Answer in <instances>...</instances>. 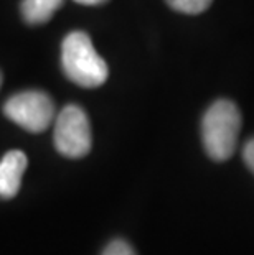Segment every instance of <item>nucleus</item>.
I'll use <instances>...</instances> for the list:
<instances>
[{
	"label": "nucleus",
	"mask_w": 254,
	"mask_h": 255,
	"mask_svg": "<svg viewBox=\"0 0 254 255\" xmlns=\"http://www.w3.org/2000/svg\"><path fill=\"white\" fill-rule=\"evenodd\" d=\"M243 158H245V163L248 168L254 173V138H251L250 142L245 145V150H243Z\"/></svg>",
	"instance_id": "1a4fd4ad"
},
{
	"label": "nucleus",
	"mask_w": 254,
	"mask_h": 255,
	"mask_svg": "<svg viewBox=\"0 0 254 255\" xmlns=\"http://www.w3.org/2000/svg\"><path fill=\"white\" fill-rule=\"evenodd\" d=\"M213 0H167V3L172 8H175L177 12L188 13V15H197L205 12Z\"/></svg>",
	"instance_id": "0eeeda50"
},
{
	"label": "nucleus",
	"mask_w": 254,
	"mask_h": 255,
	"mask_svg": "<svg viewBox=\"0 0 254 255\" xmlns=\"http://www.w3.org/2000/svg\"><path fill=\"white\" fill-rule=\"evenodd\" d=\"M61 66L69 81L86 89L106 83L109 69L84 31H71L61 45Z\"/></svg>",
	"instance_id": "f257e3e1"
},
{
	"label": "nucleus",
	"mask_w": 254,
	"mask_h": 255,
	"mask_svg": "<svg viewBox=\"0 0 254 255\" xmlns=\"http://www.w3.org/2000/svg\"><path fill=\"white\" fill-rule=\"evenodd\" d=\"M241 130V114L231 101H216L210 106L202 122L203 145L215 161L233 156Z\"/></svg>",
	"instance_id": "f03ea898"
},
{
	"label": "nucleus",
	"mask_w": 254,
	"mask_h": 255,
	"mask_svg": "<svg viewBox=\"0 0 254 255\" xmlns=\"http://www.w3.org/2000/svg\"><path fill=\"white\" fill-rule=\"evenodd\" d=\"M53 138L56 150L66 158H83L88 155L93 135L86 112L73 104L63 107L55 119Z\"/></svg>",
	"instance_id": "20e7f679"
},
{
	"label": "nucleus",
	"mask_w": 254,
	"mask_h": 255,
	"mask_svg": "<svg viewBox=\"0 0 254 255\" xmlns=\"http://www.w3.org/2000/svg\"><path fill=\"white\" fill-rule=\"evenodd\" d=\"M0 86H2V74H0Z\"/></svg>",
	"instance_id": "9b49d317"
},
{
	"label": "nucleus",
	"mask_w": 254,
	"mask_h": 255,
	"mask_svg": "<svg viewBox=\"0 0 254 255\" xmlns=\"http://www.w3.org/2000/svg\"><path fill=\"white\" fill-rule=\"evenodd\" d=\"M74 2H78L81 5H101L107 2V0H74Z\"/></svg>",
	"instance_id": "9d476101"
},
{
	"label": "nucleus",
	"mask_w": 254,
	"mask_h": 255,
	"mask_svg": "<svg viewBox=\"0 0 254 255\" xmlns=\"http://www.w3.org/2000/svg\"><path fill=\"white\" fill-rule=\"evenodd\" d=\"M28 166L26 155L20 150H12L0 160V199L17 196L21 186V178Z\"/></svg>",
	"instance_id": "39448f33"
},
{
	"label": "nucleus",
	"mask_w": 254,
	"mask_h": 255,
	"mask_svg": "<svg viewBox=\"0 0 254 255\" xmlns=\"http://www.w3.org/2000/svg\"><path fill=\"white\" fill-rule=\"evenodd\" d=\"M3 114L31 133L45 132L56 119L55 104L43 91H21L13 94L5 102Z\"/></svg>",
	"instance_id": "7ed1b4c3"
},
{
	"label": "nucleus",
	"mask_w": 254,
	"mask_h": 255,
	"mask_svg": "<svg viewBox=\"0 0 254 255\" xmlns=\"http://www.w3.org/2000/svg\"><path fill=\"white\" fill-rule=\"evenodd\" d=\"M63 0H21V15L30 25H43L61 7Z\"/></svg>",
	"instance_id": "423d86ee"
},
{
	"label": "nucleus",
	"mask_w": 254,
	"mask_h": 255,
	"mask_svg": "<svg viewBox=\"0 0 254 255\" xmlns=\"http://www.w3.org/2000/svg\"><path fill=\"white\" fill-rule=\"evenodd\" d=\"M101 255H137V254L132 249L131 244L126 242L124 239H116V241L107 244Z\"/></svg>",
	"instance_id": "6e6552de"
}]
</instances>
